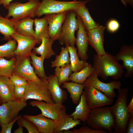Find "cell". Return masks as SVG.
<instances>
[{"label": "cell", "mask_w": 133, "mask_h": 133, "mask_svg": "<svg viewBox=\"0 0 133 133\" xmlns=\"http://www.w3.org/2000/svg\"><path fill=\"white\" fill-rule=\"evenodd\" d=\"M92 65L98 76L105 80L109 77L118 80L122 77L124 73L121 65L115 56L108 52L101 55H95Z\"/></svg>", "instance_id": "obj_1"}, {"label": "cell", "mask_w": 133, "mask_h": 133, "mask_svg": "<svg viewBox=\"0 0 133 133\" xmlns=\"http://www.w3.org/2000/svg\"><path fill=\"white\" fill-rule=\"evenodd\" d=\"M41 39L40 45L38 47H35L33 51L36 54L40 55L45 59H49L52 56L55 55V53L52 48L54 41L49 36L43 37Z\"/></svg>", "instance_id": "obj_23"}, {"label": "cell", "mask_w": 133, "mask_h": 133, "mask_svg": "<svg viewBox=\"0 0 133 133\" xmlns=\"http://www.w3.org/2000/svg\"><path fill=\"white\" fill-rule=\"evenodd\" d=\"M26 86H15L14 95L16 100L20 101L24 97L25 93Z\"/></svg>", "instance_id": "obj_39"}, {"label": "cell", "mask_w": 133, "mask_h": 133, "mask_svg": "<svg viewBox=\"0 0 133 133\" xmlns=\"http://www.w3.org/2000/svg\"><path fill=\"white\" fill-rule=\"evenodd\" d=\"M94 72L91 64H88L79 71L71 73L69 80L82 84H83L88 78Z\"/></svg>", "instance_id": "obj_29"}, {"label": "cell", "mask_w": 133, "mask_h": 133, "mask_svg": "<svg viewBox=\"0 0 133 133\" xmlns=\"http://www.w3.org/2000/svg\"><path fill=\"white\" fill-rule=\"evenodd\" d=\"M126 128V133H133V116H130Z\"/></svg>", "instance_id": "obj_42"}, {"label": "cell", "mask_w": 133, "mask_h": 133, "mask_svg": "<svg viewBox=\"0 0 133 133\" xmlns=\"http://www.w3.org/2000/svg\"><path fill=\"white\" fill-rule=\"evenodd\" d=\"M15 86L9 77L0 76V101L2 103L16 100L14 95Z\"/></svg>", "instance_id": "obj_20"}, {"label": "cell", "mask_w": 133, "mask_h": 133, "mask_svg": "<svg viewBox=\"0 0 133 133\" xmlns=\"http://www.w3.org/2000/svg\"><path fill=\"white\" fill-rule=\"evenodd\" d=\"M75 12L81 18L87 31L96 28L100 25L92 18L88 9L85 5L80 7Z\"/></svg>", "instance_id": "obj_26"}, {"label": "cell", "mask_w": 133, "mask_h": 133, "mask_svg": "<svg viewBox=\"0 0 133 133\" xmlns=\"http://www.w3.org/2000/svg\"><path fill=\"white\" fill-rule=\"evenodd\" d=\"M105 29L104 26L99 25L96 28L87 31L89 44L95 50L97 54L99 55L106 53L103 46Z\"/></svg>", "instance_id": "obj_17"}, {"label": "cell", "mask_w": 133, "mask_h": 133, "mask_svg": "<svg viewBox=\"0 0 133 133\" xmlns=\"http://www.w3.org/2000/svg\"><path fill=\"white\" fill-rule=\"evenodd\" d=\"M91 109L86 102L83 90L81 95L80 100L75 107V111L70 115L74 120H79L85 123Z\"/></svg>", "instance_id": "obj_22"}, {"label": "cell", "mask_w": 133, "mask_h": 133, "mask_svg": "<svg viewBox=\"0 0 133 133\" xmlns=\"http://www.w3.org/2000/svg\"><path fill=\"white\" fill-rule=\"evenodd\" d=\"M23 127L19 126V127L14 131V133H23Z\"/></svg>", "instance_id": "obj_45"}, {"label": "cell", "mask_w": 133, "mask_h": 133, "mask_svg": "<svg viewBox=\"0 0 133 133\" xmlns=\"http://www.w3.org/2000/svg\"><path fill=\"white\" fill-rule=\"evenodd\" d=\"M81 121L74 120L70 115L67 114L66 111L60 116L56 121L54 133H61L64 131L70 130L79 124Z\"/></svg>", "instance_id": "obj_21"}, {"label": "cell", "mask_w": 133, "mask_h": 133, "mask_svg": "<svg viewBox=\"0 0 133 133\" xmlns=\"http://www.w3.org/2000/svg\"><path fill=\"white\" fill-rule=\"evenodd\" d=\"M21 115L18 116L13 120L7 123L3 124L0 125L1 129V133H11L12 129L15 123L21 116Z\"/></svg>", "instance_id": "obj_40"}, {"label": "cell", "mask_w": 133, "mask_h": 133, "mask_svg": "<svg viewBox=\"0 0 133 133\" xmlns=\"http://www.w3.org/2000/svg\"><path fill=\"white\" fill-rule=\"evenodd\" d=\"M46 80L54 103L63 104L67 99V93L60 87L57 77L54 74L50 75L47 77Z\"/></svg>", "instance_id": "obj_19"}, {"label": "cell", "mask_w": 133, "mask_h": 133, "mask_svg": "<svg viewBox=\"0 0 133 133\" xmlns=\"http://www.w3.org/2000/svg\"><path fill=\"white\" fill-rule=\"evenodd\" d=\"M23 116L32 122L40 133H54L56 121L45 117L41 113L35 116L26 115Z\"/></svg>", "instance_id": "obj_18"}, {"label": "cell", "mask_w": 133, "mask_h": 133, "mask_svg": "<svg viewBox=\"0 0 133 133\" xmlns=\"http://www.w3.org/2000/svg\"><path fill=\"white\" fill-rule=\"evenodd\" d=\"M122 3L125 7L127 4H130L131 0H120Z\"/></svg>", "instance_id": "obj_46"}, {"label": "cell", "mask_w": 133, "mask_h": 133, "mask_svg": "<svg viewBox=\"0 0 133 133\" xmlns=\"http://www.w3.org/2000/svg\"><path fill=\"white\" fill-rule=\"evenodd\" d=\"M24 3L19 2L10 3L4 7L8 13L5 17H12L15 20L36 17V11L41 2L39 0H29Z\"/></svg>", "instance_id": "obj_5"}, {"label": "cell", "mask_w": 133, "mask_h": 133, "mask_svg": "<svg viewBox=\"0 0 133 133\" xmlns=\"http://www.w3.org/2000/svg\"><path fill=\"white\" fill-rule=\"evenodd\" d=\"M83 84L85 86H93L108 96L113 98L116 96L115 90H119L122 86L121 82L118 81H113L108 83L101 82L95 71L88 78Z\"/></svg>", "instance_id": "obj_9"}, {"label": "cell", "mask_w": 133, "mask_h": 133, "mask_svg": "<svg viewBox=\"0 0 133 133\" xmlns=\"http://www.w3.org/2000/svg\"><path fill=\"white\" fill-rule=\"evenodd\" d=\"M34 20L27 18L15 21L14 28L16 33L27 36L33 37L34 31L33 29Z\"/></svg>", "instance_id": "obj_24"}, {"label": "cell", "mask_w": 133, "mask_h": 133, "mask_svg": "<svg viewBox=\"0 0 133 133\" xmlns=\"http://www.w3.org/2000/svg\"><path fill=\"white\" fill-rule=\"evenodd\" d=\"M107 131L103 130H97L91 128L87 126H84L72 130L64 131L62 133H107Z\"/></svg>", "instance_id": "obj_37"}, {"label": "cell", "mask_w": 133, "mask_h": 133, "mask_svg": "<svg viewBox=\"0 0 133 133\" xmlns=\"http://www.w3.org/2000/svg\"><path fill=\"white\" fill-rule=\"evenodd\" d=\"M13 0H0V5H2L4 7L11 3V2Z\"/></svg>", "instance_id": "obj_44"}, {"label": "cell", "mask_w": 133, "mask_h": 133, "mask_svg": "<svg viewBox=\"0 0 133 133\" xmlns=\"http://www.w3.org/2000/svg\"><path fill=\"white\" fill-rule=\"evenodd\" d=\"M26 102L12 101L0 105V125L13 120L19 112L27 106Z\"/></svg>", "instance_id": "obj_10"}, {"label": "cell", "mask_w": 133, "mask_h": 133, "mask_svg": "<svg viewBox=\"0 0 133 133\" xmlns=\"http://www.w3.org/2000/svg\"><path fill=\"white\" fill-rule=\"evenodd\" d=\"M119 24L117 20L114 19H111L108 22L107 28L108 31L111 33H114L118 30Z\"/></svg>", "instance_id": "obj_41"}, {"label": "cell", "mask_w": 133, "mask_h": 133, "mask_svg": "<svg viewBox=\"0 0 133 133\" xmlns=\"http://www.w3.org/2000/svg\"><path fill=\"white\" fill-rule=\"evenodd\" d=\"M62 84V87L67 89L69 93L70 97L73 103L77 105L85 87L84 85L73 82H66Z\"/></svg>", "instance_id": "obj_25"}, {"label": "cell", "mask_w": 133, "mask_h": 133, "mask_svg": "<svg viewBox=\"0 0 133 133\" xmlns=\"http://www.w3.org/2000/svg\"></svg>", "instance_id": "obj_50"}, {"label": "cell", "mask_w": 133, "mask_h": 133, "mask_svg": "<svg viewBox=\"0 0 133 133\" xmlns=\"http://www.w3.org/2000/svg\"><path fill=\"white\" fill-rule=\"evenodd\" d=\"M130 5H131L132 7H133V0H131V3Z\"/></svg>", "instance_id": "obj_47"}, {"label": "cell", "mask_w": 133, "mask_h": 133, "mask_svg": "<svg viewBox=\"0 0 133 133\" xmlns=\"http://www.w3.org/2000/svg\"><path fill=\"white\" fill-rule=\"evenodd\" d=\"M118 61L122 62L121 66L126 69L125 77L130 78L133 74V45H123L115 56Z\"/></svg>", "instance_id": "obj_16"}, {"label": "cell", "mask_w": 133, "mask_h": 133, "mask_svg": "<svg viewBox=\"0 0 133 133\" xmlns=\"http://www.w3.org/2000/svg\"><path fill=\"white\" fill-rule=\"evenodd\" d=\"M72 72L70 63L63 67H56L54 75L57 77L59 85L69 80V77Z\"/></svg>", "instance_id": "obj_35"}, {"label": "cell", "mask_w": 133, "mask_h": 133, "mask_svg": "<svg viewBox=\"0 0 133 133\" xmlns=\"http://www.w3.org/2000/svg\"><path fill=\"white\" fill-rule=\"evenodd\" d=\"M70 63L69 53L67 47L61 48L59 55H56L55 59L51 62V67H64Z\"/></svg>", "instance_id": "obj_33"}, {"label": "cell", "mask_w": 133, "mask_h": 133, "mask_svg": "<svg viewBox=\"0 0 133 133\" xmlns=\"http://www.w3.org/2000/svg\"><path fill=\"white\" fill-rule=\"evenodd\" d=\"M78 21L76 12L68 11L57 40L59 43L66 46L74 47L76 44L75 33L78 30Z\"/></svg>", "instance_id": "obj_7"}, {"label": "cell", "mask_w": 133, "mask_h": 133, "mask_svg": "<svg viewBox=\"0 0 133 133\" xmlns=\"http://www.w3.org/2000/svg\"><path fill=\"white\" fill-rule=\"evenodd\" d=\"M0 104H1L0 102Z\"/></svg>", "instance_id": "obj_49"}, {"label": "cell", "mask_w": 133, "mask_h": 133, "mask_svg": "<svg viewBox=\"0 0 133 133\" xmlns=\"http://www.w3.org/2000/svg\"><path fill=\"white\" fill-rule=\"evenodd\" d=\"M29 57L15 56L16 65L12 74L20 76L27 81H39L41 79L35 73Z\"/></svg>", "instance_id": "obj_11"}, {"label": "cell", "mask_w": 133, "mask_h": 133, "mask_svg": "<svg viewBox=\"0 0 133 133\" xmlns=\"http://www.w3.org/2000/svg\"><path fill=\"white\" fill-rule=\"evenodd\" d=\"M16 62L15 56L9 60L0 58V76L10 77L12 75Z\"/></svg>", "instance_id": "obj_32"}, {"label": "cell", "mask_w": 133, "mask_h": 133, "mask_svg": "<svg viewBox=\"0 0 133 133\" xmlns=\"http://www.w3.org/2000/svg\"><path fill=\"white\" fill-rule=\"evenodd\" d=\"M73 0V1H76L77 0Z\"/></svg>", "instance_id": "obj_48"}, {"label": "cell", "mask_w": 133, "mask_h": 133, "mask_svg": "<svg viewBox=\"0 0 133 133\" xmlns=\"http://www.w3.org/2000/svg\"><path fill=\"white\" fill-rule=\"evenodd\" d=\"M9 78L15 86H26L28 82L23 78L15 75L12 74Z\"/></svg>", "instance_id": "obj_38"}, {"label": "cell", "mask_w": 133, "mask_h": 133, "mask_svg": "<svg viewBox=\"0 0 133 133\" xmlns=\"http://www.w3.org/2000/svg\"><path fill=\"white\" fill-rule=\"evenodd\" d=\"M30 104L38 108L41 111V114L45 117L56 121L61 115L66 111L65 107L62 104L50 103L35 100L30 102Z\"/></svg>", "instance_id": "obj_13"}, {"label": "cell", "mask_w": 133, "mask_h": 133, "mask_svg": "<svg viewBox=\"0 0 133 133\" xmlns=\"http://www.w3.org/2000/svg\"><path fill=\"white\" fill-rule=\"evenodd\" d=\"M90 0L65 1L43 0L36 11V16L39 17L43 15L57 14L65 11L75 12Z\"/></svg>", "instance_id": "obj_4"}, {"label": "cell", "mask_w": 133, "mask_h": 133, "mask_svg": "<svg viewBox=\"0 0 133 133\" xmlns=\"http://www.w3.org/2000/svg\"><path fill=\"white\" fill-rule=\"evenodd\" d=\"M30 57L32 61L31 63L36 74L41 79L46 80L47 76L45 73L43 66L45 58L41 56H37L33 51H32Z\"/></svg>", "instance_id": "obj_31"}, {"label": "cell", "mask_w": 133, "mask_h": 133, "mask_svg": "<svg viewBox=\"0 0 133 133\" xmlns=\"http://www.w3.org/2000/svg\"><path fill=\"white\" fill-rule=\"evenodd\" d=\"M117 91L115 103L110 107L115 119L114 131L112 133H125L130 117L127 109L129 91L127 88H121Z\"/></svg>", "instance_id": "obj_2"}, {"label": "cell", "mask_w": 133, "mask_h": 133, "mask_svg": "<svg viewBox=\"0 0 133 133\" xmlns=\"http://www.w3.org/2000/svg\"><path fill=\"white\" fill-rule=\"evenodd\" d=\"M67 12L65 11L57 14L45 15L48 25L49 36L54 41L57 40L59 37Z\"/></svg>", "instance_id": "obj_15"}, {"label": "cell", "mask_w": 133, "mask_h": 133, "mask_svg": "<svg viewBox=\"0 0 133 133\" xmlns=\"http://www.w3.org/2000/svg\"><path fill=\"white\" fill-rule=\"evenodd\" d=\"M127 109L130 116H133V97L127 106Z\"/></svg>", "instance_id": "obj_43"}, {"label": "cell", "mask_w": 133, "mask_h": 133, "mask_svg": "<svg viewBox=\"0 0 133 133\" xmlns=\"http://www.w3.org/2000/svg\"><path fill=\"white\" fill-rule=\"evenodd\" d=\"M11 38L17 43L14 53L15 56L30 57L32 50L40 43L33 37L23 35L17 33L12 34Z\"/></svg>", "instance_id": "obj_12"}, {"label": "cell", "mask_w": 133, "mask_h": 133, "mask_svg": "<svg viewBox=\"0 0 133 133\" xmlns=\"http://www.w3.org/2000/svg\"><path fill=\"white\" fill-rule=\"evenodd\" d=\"M17 46L16 41L12 38L6 43L0 45V58H11L15 57L14 51Z\"/></svg>", "instance_id": "obj_34"}, {"label": "cell", "mask_w": 133, "mask_h": 133, "mask_svg": "<svg viewBox=\"0 0 133 133\" xmlns=\"http://www.w3.org/2000/svg\"><path fill=\"white\" fill-rule=\"evenodd\" d=\"M15 21L13 18L9 19L0 15V33L3 35V39L8 40L16 33L14 28Z\"/></svg>", "instance_id": "obj_27"}, {"label": "cell", "mask_w": 133, "mask_h": 133, "mask_svg": "<svg viewBox=\"0 0 133 133\" xmlns=\"http://www.w3.org/2000/svg\"><path fill=\"white\" fill-rule=\"evenodd\" d=\"M25 95L20 101L26 102L29 99L53 103L46 80L39 81H27Z\"/></svg>", "instance_id": "obj_6"}, {"label": "cell", "mask_w": 133, "mask_h": 133, "mask_svg": "<svg viewBox=\"0 0 133 133\" xmlns=\"http://www.w3.org/2000/svg\"><path fill=\"white\" fill-rule=\"evenodd\" d=\"M34 20L35 30L33 37L40 43L41 38L49 36L48 24L45 16L41 18H35Z\"/></svg>", "instance_id": "obj_28"}, {"label": "cell", "mask_w": 133, "mask_h": 133, "mask_svg": "<svg viewBox=\"0 0 133 133\" xmlns=\"http://www.w3.org/2000/svg\"><path fill=\"white\" fill-rule=\"evenodd\" d=\"M86 101L91 109L104 107L112 104L113 99L91 86H85Z\"/></svg>", "instance_id": "obj_8"}, {"label": "cell", "mask_w": 133, "mask_h": 133, "mask_svg": "<svg viewBox=\"0 0 133 133\" xmlns=\"http://www.w3.org/2000/svg\"><path fill=\"white\" fill-rule=\"evenodd\" d=\"M67 46L69 53L70 64L72 72H78L86 66L88 63L86 61L80 60L77 52V49L75 46Z\"/></svg>", "instance_id": "obj_30"}, {"label": "cell", "mask_w": 133, "mask_h": 133, "mask_svg": "<svg viewBox=\"0 0 133 133\" xmlns=\"http://www.w3.org/2000/svg\"><path fill=\"white\" fill-rule=\"evenodd\" d=\"M18 126L26 128L29 133H40L35 125L30 121L22 116L17 121Z\"/></svg>", "instance_id": "obj_36"}, {"label": "cell", "mask_w": 133, "mask_h": 133, "mask_svg": "<svg viewBox=\"0 0 133 133\" xmlns=\"http://www.w3.org/2000/svg\"><path fill=\"white\" fill-rule=\"evenodd\" d=\"M86 122L93 129L106 130L112 133L115 119L110 107L106 106L91 109Z\"/></svg>", "instance_id": "obj_3"}, {"label": "cell", "mask_w": 133, "mask_h": 133, "mask_svg": "<svg viewBox=\"0 0 133 133\" xmlns=\"http://www.w3.org/2000/svg\"><path fill=\"white\" fill-rule=\"evenodd\" d=\"M76 17L78 21L79 27L75 41L78 55L81 60L86 61L88 58L87 52L89 44L87 31L80 18L77 15Z\"/></svg>", "instance_id": "obj_14"}]
</instances>
